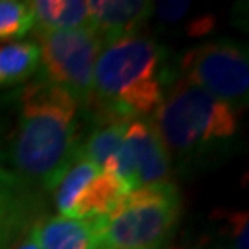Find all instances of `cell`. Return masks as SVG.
<instances>
[{
    "label": "cell",
    "mask_w": 249,
    "mask_h": 249,
    "mask_svg": "<svg viewBox=\"0 0 249 249\" xmlns=\"http://www.w3.org/2000/svg\"><path fill=\"white\" fill-rule=\"evenodd\" d=\"M100 170L102 168H98L96 164H92L87 159L78 155L71 166L63 172V176L57 179V183L50 190L53 207L57 209L59 216L69 218V214H71L78 196L81 194V190L87 187L89 181L94 179V176L98 174Z\"/></svg>",
    "instance_id": "15"
},
{
    "label": "cell",
    "mask_w": 249,
    "mask_h": 249,
    "mask_svg": "<svg viewBox=\"0 0 249 249\" xmlns=\"http://www.w3.org/2000/svg\"><path fill=\"white\" fill-rule=\"evenodd\" d=\"M174 80L166 50L150 37L137 34L106 45L94 65L85 120L150 118Z\"/></svg>",
    "instance_id": "2"
},
{
    "label": "cell",
    "mask_w": 249,
    "mask_h": 249,
    "mask_svg": "<svg viewBox=\"0 0 249 249\" xmlns=\"http://www.w3.org/2000/svg\"><path fill=\"white\" fill-rule=\"evenodd\" d=\"M85 111L69 90L26 81L0 98V168L50 192L78 157Z\"/></svg>",
    "instance_id": "1"
},
{
    "label": "cell",
    "mask_w": 249,
    "mask_h": 249,
    "mask_svg": "<svg viewBox=\"0 0 249 249\" xmlns=\"http://www.w3.org/2000/svg\"><path fill=\"white\" fill-rule=\"evenodd\" d=\"M166 249H185V248H181V246H168Z\"/></svg>",
    "instance_id": "21"
},
{
    "label": "cell",
    "mask_w": 249,
    "mask_h": 249,
    "mask_svg": "<svg viewBox=\"0 0 249 249\" xmlns=\"http://www.w3.org/2000/svg\"><path fill=\"white\" fill-rule=\"evenodd\" d=\"M190 9V2H160L153 4V11H157L160 22L164 24H174L187 15Z\"/></svg>",
    "instance_id": "18"
},
{
    "label": "cell",
    "mask_w": 249,
    "mask_h": 249,
    "mask_svg": "<svg viewBox=\"0 0 249 249\" xmlns=\"http://www.w3.org/2000/svg\"><path fill=\"white\" fill-rule=\"evenodd\" d=\"M107 172L115 174L127 194L170 183L172 157L150 118H137L127 124L122 146Z\"/></svg>",
    "instance_id": "7"
},
{
    "label": "cell",
    "mask_w": 249,
    "mask_h": 249,
    "mask_svg": "<svg viewBox=\"0 0 249 249\" xmlns=\"http://www.w3.org/2000/svg\"><path fill=\"white\" fill-rule=\"evenodd\" d=\"M37 192L0 168V249H6L28 225L39 220Z\"/></svg>",
    "instance_id": "9"
},
{
    "label": "cell",
    "mask_w": 249,
    "mask_h": 249,
    "mask_svg": "<svg viewBox=\"0 0 249 249\" xmlns=\"http://www.w3.org/2000/svg\"><path fill=\"white\" fill-rule=\"evenodd\" d=\"M39 69L36 41H13L0 46V89L15 87L34 78Z\"/></svg>",
    "instance_id": "14"
},
{
    "label": "cell",
    "mask_w": 249,
    "mask_h": 249,
    "mask_svg": "<svg viewBox=\"0 0 249 249\" xmlns=\"http://www.w3.org/2000/svg\"><path fill=\"white\" fill-rule=\"evenodd\" d=\"M36 32H55L89 26L87 0H36L28 2Z\"/></svg>",
    "instance_id": "13"
},
{
    "label": "cell",
    "mask_w": 249,
    "mask_h": 249,
    "mask_svg": "<svg viewBox=\"0 0 249 249\" xmlns=\"http://www.w3.org/2000/svg\"><path fill=\"white\" fill-rule=\"evenodd\" d=\"M179 72V78L229 104L238 113L248 102L249 59L240 43L211 41L196 46L183 53Z\"/></svg>",
    "instance_id": "6"
},
{
    "label": "cell",
    "mask_w": 249,
    "mask_h": 249,
    "mask_svg": "<svg viewBox=\"0 0 249 249\" xmlns=\"http://www.w3.org/2000/svg\"><path fill=\"white\" fill-rule=\"evenodd\" d=\"M39 46L37 80L69 90L87 107L92 92L94 65L104 48L98 34L90 26L55 32H36Z\"/></svg>",
    "instance_id": "5"
},
{
    "label": "cell",
    "mask_w": 249,
    "mask_h": 249,
    "mask_svg": "<svg viewBox=\"0 0 249 249\" xmlns=\"http://www.w3.org/2000/svg\"><path fill=\"white\" fill-rule=\"evenodd\" d=\"M36 223H37V220L32 223V225H28L26 229L20 232L6 249H41L39 248V242H37Z\"/></svg>",
    "instance_id": "19"
},
{
    "label": "cell",
    "mask_w": 249,
    "mask_h": 249,
    "mask_svg": "<svg viewBox=\"0 0 249 249\" xmlns=\"http://www.w3.org/2000/svg\"><path fill=\"white\" fill-rule=\"evenodd\" d=\"M89 26L104 46L137 36L153 13V4L142 0H87Z\"/></svg>",
    "instance_id": "8"
},
{
    "label": "cell",
    "mask_w": 249,
    "mask_h": 249,
    "mask_svg": "<svg viewBox=\"0 0 249 249\" xmlns=\"http://www.w3.org/2000/svg\"><path fill=\"white\" fill-rule=\"evenodd\" d=\"M36 232L41 249H100L96 218L41 216L36 223Z\"/></svg>",
    "instance_id": "10"
},
{
    "label": "cell",
    "mask_w": 249,
    "mask_h": 249,
    "mask_svg": "<svg viewBox=\"0 0 249 249\" xmlns=\"http://www.w3.org/2000/svg\"><path fill=\"white\" fill-rule=\"evenodd\" d=\"M125 194L127 192L124 185L118 181L115 174L100 170L94 179L89 181L87 187L81 190L69 218H81V220L102 218L111 213Z\"/></svg>",
    "instance_id": "11"
},
{
    "label": "cell",
    "mask_w": 249,
    "mask_h": 249,
    "mask_svg": "<svg viewBox=\"0 0 249 249\" xmlns=\"http://www.w3.org/2000/svg\"><path fill=\"white\" fill-rule=\"evenodd\" d=\"M179 216L181 196L174 183L133 190L96 218L100 249H166Z\"/></svg>",
    "instance_id": "4"
},
{
    "label": "cell",
    "mask_w": 249,
    "mask_h": 249,
    "mask_svg": "<svg viewBox=\"0 0 249 249\" xmlns=\"http://www.w3.org/2000/svg\"><path fill=\"white\" fill-rule=\"evenodd\" d=\"M168 155L179 162H199L225 150L238 133V111L207 90L176 78L150 116Z\"/></svg>",
    "instance_id": "3"
},
{
    "label": "cell",
    "mask_w": 249,
    "mask_h": 249,
    "mask_svg": "<svg viewBox=\"0 0 249 249\" xmlns=\"http://www.w3.org/2000/svg\"><path fill=\"white\" fill-rule=\"evenodd\" d=\"M87 124H89V131L81 139L78 155L96 164L98 168L109 170L122 146L129 122L104 118V120H92Z\"/></svg>",
    "instance_id": "12"
},
{
    "label": "cell",
    "mask_w": 249,
    "mask_h": 249,
    "mask_svg": "<svg viewBox=\"0 0 249 249\" xmlns=\"http://www.w3.org/2000/svg\"><path fill=\"white\" fill-rule=\"evenodd\" d=\"M196 249H231L225 242H201V244H197Z\"/></svg>",
    "instance_id": "20"
},
{
    "label": "cell",
    "mask_w": 249,
    "mask_h": 249,
    "mask_svg": "<svg viewBox=\"0 0 249 249\" xmlns=\"http://www.w3.org/2000/svg\"><path fill=\"white\" fill-rule=\"evenodd\" d=\"M34 30V13L28 2L0 0V41H15Z\"/></svg>",
    "instance_id": "16"
},
{
    "label": "cell",
    "mask_w": 249,
    "mask_h": 249,
    "mask_svg": "<svg viewBox=\"0 0 249 249\" xmlns=\"http://www.w3.org/2000/svg\"><path fill=\"white\" fill-rule=\"evenodd\" d=\"M227 246L231 249H249V223L246 211H229L225 214Z\"/></svg>",
    "instance_id": "17"
}]
</instances>
